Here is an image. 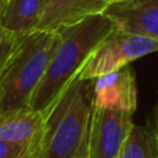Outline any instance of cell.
Wrapping results in <instances>:
<instances>
[{"label":"cell","mask_w":158,"mask_h":158,"mask_svg":"<svg viewBox=\"0 0 158 158\" xmlns=\"http://www.w3.org/2000/svg\"><path fill=\"white\" fill-rule=\"evenodd\" d=\"M93 81L75 77L44 111L40 158H87Z\"/></svg>","instance_id":"6da1fadb"},{"label":"cell","mask_w":158,"mask_h":158,"mask_svg":"<svg viewBox=\"0 0 158 158\" xmlns=\"http://www.w3.org/2000/svg\"><path fill=\"white\" fill-rule=\"evenodd\" d=\"M115 25L104 13L83 18L77 24L58 28V42L47 69L32 96L29 108L44 112L68 83L78 75L90 53Z\"/></svg>","instance_id":"7a4b0ae2"},{"label":"cell","mask_w":158,"mask_h":158,"mask_svg":"<svg viewBox=\"0 0 158 158\" xmlns=\"http://www.w3.org/2000/svg\"><path fill=\"white\" fill-rule=\"evenodd\" d=\"M58 42L57 31L24 35L7 69L0 78V114L29 108Z\"/></svg>","instance_id":"3957f363"},{"label":"cell","mask_w":158,"mask_h":158,"mask_svg":"<svg viewBox=\"0 0 158 158\" xmlns=\"http://www.w3.org/2000/svg\"><path fill=\"white\" fill-rule=\"evenodd\" d=\"M158 52V39L125 32L115 28L106 36L79 69L77 78L93 81L118 71L132 61Z\"/></svg>","instance_id":"277c9868"},{"label":"cell","mask_w":158,"mask_h":158,"mask_svg":"<svg viewBox=\"0 0 158 158\" xmlns=\"http://www.w3.org/2000/svg\"><path fill=\"white\" fill-rule=\"evenodd\" d=\"M133 114L126 111L93 110L87 158H118L126 135L133 123Z\"/></svg>","instance_id":"5b68a950"},{"label":"cell","mask_w":158,"mask_h":158,"mask_svg":"<svg viewBox=\"0 0 158 158\" xmlns=\"http://www.w3.org/2000/svg\"><path fill=\"white\" fill-rule=\"evenodd\" d=\"M93 104L96 108L126 111L137 108V85L129 65L93 79Z\"/></svg>","instance_id":"8992f818"},{"label":"cell","mask_w":158,"mask_h":158,"mask_svg":"<svg viewBox=\"0 0 158 158\" xmlns=\"http://www.w3.org/2000/svg\"><path fill=\"white\" fill-rule=\"evenodd\" d=\"M103 13L117 29L158 39V0H121Z\"/></svg>","instance_id":"52a82bcc"},{"label":"cell","mask_w":158,"mask_h":158,"mask_svg":"<svg viewBox=\"0 0 158 158\" xmlns=\"http://www.w3.org/2000/svg\"><path fill=\"white\" fill-rule=\"evenodd\" d=\"M103 0H49L44 6L38 29L56 31L77 24L83 18L104 11Z\"/></svg>","instance_id":"ba28073f"},{"label":"cell","mask_w":158,"mask_h":158,"mask_svg":"<svg viewBox=\"0 0 158 158\" xmlns=\"http://www.w3.org/2000/svg\"><path fill=\"white\" fill-rule=\"evenodd\" d=\"M46 114L33 110L0 114V142L31 146L40 142Z\"/></svg>","instance_id":"9c48e42d"},{"label":"cell","mask_w":158,"mask_h":158,"mask_svg":"<svg viewBox=\"0 0 158 158\" xmlns=\"http://www.w3.org/2000/svg\"><path fill=\"white\" fill-rule=\"evenodd\" d=\"M46 0H7L0 10V22L18 35L38 29Z\"/></svg>","instance_id":"30bf717a"},{"label":"cell","mask_w":158,"mask_h":158,"mask_svg":"<svg viewBox=\"0 0 158 158\" xmlns=\"http://www.w3.org/2000/svg\"><path fill=\"white\" fill-rule=\"evenodd\" d=\"M118 158H158L150 126L132 123Z\"/></svg>","instance_id":"8fae6325"},{"label":"cell","mask_w":158,"mask_h":158,"mask_svg":"<svg viewBox=\"0 0 158 158\" xmlns=\"http://www.w3.org/2000/svg\"><path fill=\"white\" fill-rule=\"evenodd\" d=\"M22 36L24 35L13 32L0 22V78L4 74L11 58L15 54Z\"/></svg>","instance_id":"7c38bea8"},{"label":"cell","mask_w":158,"mask_h":158,"mask_svg":"<svg viewBox=\"0 0 158 158\" xmlns=\"http://www.w3.org/2000/svg\"><path fill=\"white\" fill-rule=\"evenodd\" d=\"M0 158H40V142L31 146L0 142Z\"/></svg>","instance_id":"4fadbf2b"},{"label":"cell","mask_w":158,"mask_h":158,"mask_svg":"<svg viewBox=\"0 0 158 158\" xmlns=\"http://www.w3.org/2000/svg\"><path fill=\"white\" fill-rule=\"evenodd\" d=\"M150 131H151V133H153L154 144H156V150H157V156H158V98H157V104H156V107H154L153 117H151Z\"/></svg>","instance_id":"5bb4252c"},{"label":"cell","mask_w":158,"mask_h":158,"mask_svg":"<svg viewBox=\"0 0 158 158\" xmlns=\"http://www.w3.org/2000/svg\"><path fill=\"white\" fill-rule=\"evenodd\" d=\"M103 2H104V3H106V4H107V6H108V4H112V3H117V2H121V0H103Z\"/></svg>","instance_id":"9a60e30c"},{"label":"cell","mask_w":158,"mask_h":158,"mask_svg":"<svg viewBox=\"0 0 158 158\" xmlns=\"http://www.w3.org/2000/svg\"><path fill=\"white\" fill-rule=\"evenodd\" d=\"M6 2H7V0H0V10H2V8H3V6L6 4Z\"/></svg>","instance_id":"2e32d148"},{"label":"cell","mask_w":158,"mask_h":158,"mask_svg":"<svg viewBox=\"0 0 158 158\" xmlns=\"http://www.w3.org/2000/svg\"><path fill=\"white\" fill-rule=\"evenodd\" d=\"M47 2H49V0H46V3H47Z\"/></svg>","instance_id":"e0dca14e"}]
</instances>
